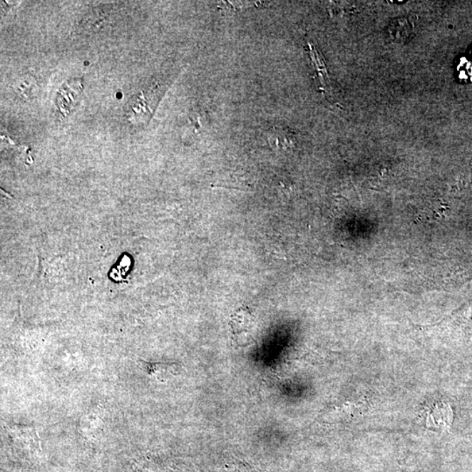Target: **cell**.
<instances>
[{
  "label": "cell",
  "mask_w": 472,
  "mask_h": 472,
  "mask_svg": "<svg viewBox=\"0 0 472 472\" xmlns=\"http://www.w3.org/2000/svg\"><path fill=\"white\" fill-rule=\"evenodd\" d=\"M230 326L237 345H250L255 334V320L249 308L243 307L236 309L231 316Z\"/></svg>",
  "instance_id": "6da1fadb"
},
{
  "label": "cell",
  "mask_w": 472,
  "mask_h": 472,
  "mask_svg": "<svg viewBox=\"0 0 472 472\" xmlns=\"http://www.w3.org/2000/svg\"><path fill=\"white\" fill-rule=\"evenodd\" d=\"M144 372L155 381L165 383L180 374L181 366L177 362L139 361Z\"/></svg>",
  "instance_id": "7a4b0ae2"
},
{
  "label": "cell",
  "mask_w": 472,
  "mask_h": 472,
  "mask_svg": "<svg viewBox=\"0 0 472 472\" xmlns=\"http://www.w3.org/2000/svg\"><path fill=\"white\" fill-rule=\"evenodd\" d=\"M417 21L416 15L392 19L389 25V34L396 43H407L413 36Z\"/></svg>",
  "instance_id": "3957f363"
},
{
  "label": "cell",
  "mask_w": 472,
  "mask_h": 472,
  "mask_svg": "<svg viewBox=\"0 0 472 472\" xmlns=\"http://www.w3.org/2000/svg\"><path fill=\"white\" fill-rule=\"evenodd\" d=\"M308 53L311 57L312 63L316 73L315 80L320 91L328 92L330 88V77L327 71L326 63L322 55H321L316 46L308 42Z\"/></svg>",
  "instance_id": "277c9868"
}]
</instances>
